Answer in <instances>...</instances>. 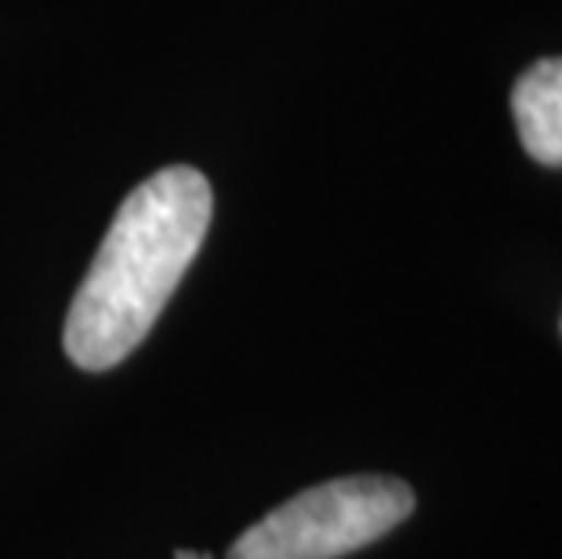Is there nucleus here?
Returning <instances> with one entry per match:
<instances>
[{
	"label": "nucleus",
	"mask_w": 562,
	"mask_h": 559,
	"mask_svg": "<svg viewBox=\"0 0 562 559\" xmlns=\"http://www.w3.org/2000/svg\"><path fill=\"white\" fill-rule=\"evenodd\" d=\"M512 113L526 153L537 164L562 168V58H541L516 80Z\"/></svg>",
	"instance_id": "nucleus-3"
},
{
	"label": "nucleus",
	"mask_w": 562,
	"mask_h": 559,
	"mask_svg": "<svg viewBox=\"0 0 562 559\" xmlns=\"http://www.w3.org/2000/svg\"><path fill=\"white\" fill-rule=\"evenodd\" d=\"M211 211V186L196 168H164L124 200L69 305V360L110 371L138 349L203 247Z\"/></svg>",
	"instance_id": "nucleus-1"
},
{
	"label": "nucleus",
	"mask_w": 562,
	"mask_h": 559,
	"mask_svg": "<svg viewBox=\"0 0 562 559\" xmlns=\"http://www.w3.org/2000/svg\"><path fill=\"white\" fill-rule=\"evenodd\" d=\"M175 559H211L207 552H193V549H178Z\"/></svg>",
	"instance_id": "nucleus-4"
},
{
	"label": "nucleus",
	"mask_w": 562,
	"mask_h": 559,
	"mask_svg": "<svg viewBox=\"0 0 562 559\" xmlns=\"http://www.w3.org/2000/svg\"><path fill=\"white\" fill-rule=\"evenodd\" d=\"M414 513L396 476H345L286 497L233 541L229 559H341Z\"/></svg>",
	"instance_id": "nucleus-2"
}]
</instances>
